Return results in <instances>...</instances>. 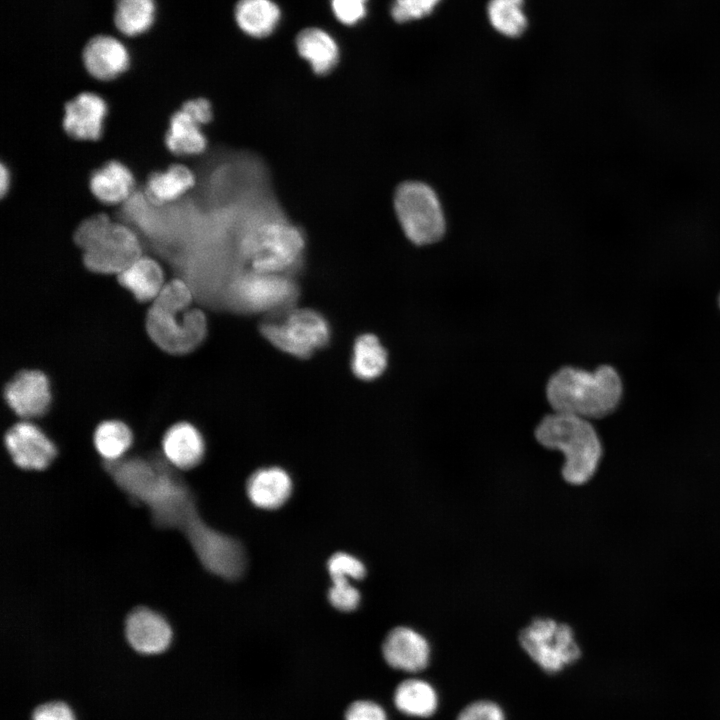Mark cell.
Listing matches in <instances>:
<instances>
[{
    "mask_svg": "<svg viewBox=\"0 0 720 720\" xmlns=\"http://www.w3.org/2000/svg\"><path fill=\"white\" fill-rule=\"evenodd\" d=\"M719 304H720V298H719Z\"/></svg>",
    "mask_w": 720,
    "mask_h": 720,
    "instance_id": "cell-40",
    "label": "cell"
},
{
    "mask_svg": "<svg viewBox=\"0 0 720 720\" xmlns=\"http://www.w3.org/2000/svg\"><path fill=\"white\" fill-rule=\"evenodd\" d=\"M528 656L544 671L556 673L580 657V648L571 627L551 618H537L519 635Z\"/></svg>",
    "mask_w": 720,
    "mask_h": 720,
    "instance_id": "cell-8",
    "label": "cell"
},
{
    "mask_svg": "<svg viewBox=\"0 0 720 720\" xmlns=\"http://www.w3.org/2000/svg\"><path fill=\"white\" fill-rule=\"evenodd\" d=\"M30 720H77V718L72 706L61 699H54L34 706Z\"/></svg>",
    "mask_w": 720,
    "mask_h": 720,
    "instance_id": "cell-33",
    "label": "cell"
},
{
    "mask_svg": "<svg viewBox=\"0 0 720 720\" xmlns=\"http://www.w3.org/2000/svg\"><path fill=\"white\" fill-rule=\"evenodd\" d=\"M394 703L402 713L424 718L434 714L438 698L434 688L426 681L406 679L396 687Z\"/></svg>",
    "mask_w": 720,
    "mask_h": 720,
    "instance_id": "cell-26",
    "label": "cell"
},
{
    "mask_svg": "<svg viewBox=\"0 0 720 720\" xmlns=\"http://www.w3.org/2000/svg\"><path fill=\"white\" fill-rule=\"evenodd\" d=\"M440 0H394L391 15L396 22L403 23L429 15Z\"/></svg>",
    "mask_w": 720,
    "mask_h": 720,
    "instance_id": "cell-32",
    "label": "cell"
},
{
    "mask_svg": "<svg viewBox=\"0 0 720 720\" xmlns=\"http://www.w3.org/2000/svg\"><path fill=\"white\" fill-rule=\"evenodd\" d=\"M367 0H331L336 18L347 25L357 23L366 14Z\"/></svg>",
    "mask_w": 720,
    "mask_h": 720,
    "instance_id": "cell-36",
    "label": "cell"
},
{
    "mask_svg": "<svg viewBox=\"0 0 720 720\" xmlns=\"http://www.w3.org/2000/svg\"><path fill=\"white\" fill-rule=\"evenodd\" d=\"M106 114L107 104L100 95L82 92L65 104L64 130L77 140H96L102 134Z\"/></svg>",
    "mask_w": 720,
    "mask_h": 720,
    "instance_id": "cell-15",
    "label": "cell"
},
{
    "mask_svg": "<svg viewBox=\"0 0 720 720\" xmlns=\"http://www.w3.org/2000/svg\"><path fill=\"white\" fill-rule=\"evenodd\" d=\"M124 634L129 646L142 655H158L164 652L172 639L168 622L146 607H138L128 614Z\"/></svg>",
    "mask_w": 720,
    "mask_h": 720,
    "instance_id": "cell-13",
    "label": "cell"
},
{
    "mask_svg": "<svg viewBox=\"0 0 720 720\" xmlns=\"http://www.w3.org/2000/svg\"><path fill=\"white\" fill-rule=\"evenodd\" d=\"M110 223L109 217L103 213L86 218L76 228L74 242L84 250Z\"/></svg>",
    "mask_w": 720,
    "mask_h": 720,
    "instance_id": "cell-34",
    "label": "cell"
},
{
    "mask_svg": "<svg viewBox=\"0 0 720 720\" xmlns=\"http://www.w3.org/2000/svg\"><path fill=\"white\" fill-rule=\"evenodd\" d=\"M262 336L291 356L306 359L325 347L331 338L327 319L310 308H291L270 316L259 326Z\"/></svg>",
    "mask_w": 720,
    "mask_h": 720,
    "instance_id": "cell-7",
    "label": "cell"
},
{
    "mask_svg": "<svg viewBox=\"0 0 720 720\" xmlns=\"http://www.w3.org/2000/svg\"><path fill=\"white\" fill-rule=\"evenodd\" d=\"M304 249L303 232L280 216L254 220L240 242L247 268L289 275L302 263Z\"/></svg>",
    "mask_w": 720,
    "mask_h": 720,
    "instance_id": "cell-4",
    "label": "cell"
},
{
    "mask_svg": "<svg viewBox=\"0 0 720 720\" xmlns=\"http://www.w3.org/2000/svg\"><path fill=\"white\" fill-rule=\"evenodd\" d=\"M234 14L240 29L257 38L271 34L280 19V10L271 0H239Z\"/></svg>",
    "mask_w": 720,
    "mask_h": 720,
    "instance_id": "cell-23",
    "label": "cell"
},
{
    "mask_svg": "<svg viewBox=\"0 0 720 720\" xmlns=\"http://www.w3.org/2000/svg\"><path fill=\"white\" fill-rule=\"evenodd\" d=\"M328 572L331 579L347 578L360 580L365 576L366 570L364 564L355 556L338 552L328 560Z\"/></svg>",
    "mask_w": 720,
    "mask_h": 720,
    "instance_id": "cell-30",
    "label": "cell"
},
{
    "mask_svg": "<svg viewBox=\"0 0 720 720\" xmlns=\"http://www.w3.org/2000/svg\"><path fill=\"white\" fill-rule=\"evenodd\" d=\"M345 720H387L383 708L369 700H358L349 705Z\"/></svg>",
    "mask_w": 720,
    "mask_h": 720,
    "instance_id": "cell-37",
    "label": "cell"
},
{
    "mask_svg": "<svg viewBox=\"0 0 720 720\" xmlns=\"http://www.w3.org/2000/svg\"><path fill=\"white\" fill-rule=\"evenodd\" d=\"M4 443L14 464L25 470L46 469L57 455L51 439L30 422H20L9 428Z\"/></svg>",
    "mask_w": 720,
    "mask_h": 720,
    "instance_id": "cell-11",
    "label": "cell"
},
{
    "mask_svg": "<svg viewBox=\"0 0 720 720\" xmlns=\"http://www.w3.org/2000/svg\"><path fill=\"white\" fill-rule=\"evenodd\" d=\"M165 144L174 154L196 155L206 149L207 139L201 125L180 109L170 117Z\"/></svg>",
    "mask_w": 720,
    "mask_h": 720,
    "instance_id": "cell-22",
    "label": "cell"
},
{
    "mask_svg": "<svg viewBox=\"0 0 720 720\" xmlns=\"http://www.w3.org/2000/svg\"><path fill=\"white\" fill-rule=\"evenodd\" d=\"M151 339L161 349L185 354L198 347L207 334V320L199 309H162L151 306L146 317Z\"/></svg>",
    "mask_w": 720,
    "mask_h": 720,
    "instance_id": "cell-9",
    "label": "cell"
},
{
    "mask_svg": "<svg viewBox=\"0 0 720 720\" xmlns=\"http://www.w3.org/2000/svg\"><path fill=\"white\" fill-rule=\"evenodd\" d=\"M622 395V382L614 368L608 365L589 372L564 367L555 372L546 386L547 400L557 413L585 419L610 414Z\"/></svg>",
    "mask_w": 720,
    "mask_h": 720,
    "instance_id": "cell-2",
    "label": "cell"
},
{
    "mask_svg": "<svg viewBox=\"0 0 720 720\" xmlns=\"http://www.w3.org/2000/svg\"><path fill=\"white\" fill-rule=\"evenodd\" d=\"M4 397L18 416L26 419L40 417L50 407V382L39 370H24L7 383Z\"/></svg>",
    "mask_w": 720,
    "mask_h": 720,
    "instance_id": "cell-12",
    "label": "cell"
},
{
    "mask_svg": "<svg viewBox=\"0 0 720 720\" xmlns=\"http://www.w3.org/2000/svg\"><path fill=\"white\" fill-rule=\"evenodd\" d=\"M141 256L135 233L114 222L83 250L84 265L90 271L102 274H120Z\"/></svg>",
    "mask_w": 720,
    "mask_h": 720,
    "instance_id": "cell-10",
    "label": "cell"
},
{
    "mask_svg": "<svg viewBox=\"0 0 720 720\" xmlns=\"http://www.w3.org/2000/svg\"><path fill=\"white\" fill-rule=\"evenodd\" d=\"M382 653L392 668L417 673L424 670L429 663L430 646L426 638L416 630L399 626L387 634Z\"/></svg>",
    "mask_w": 720,
    "mask_h": 720,
    "instance_id": "cell-14",
    "label": "cell"
},
{
    "mask_svg": "<svg viewBox=\"0 0 720 720\" xmlns=\"http://www.w3.org/2000/svg\"><path fill=\"white\" fill-rule=\"evenodd\" d=\"M457 720H505L502 709L494 702L480 700L467 705Z\"/></svg>",
    "mask_w": 720,
    "mask_h": 720,
    "instance_id": "cell-35",
    "label": "cell"
},
{
    "mask_svg": "<svg viewBox=\"0 0 720 720\" xmlns=\"http://www.w3.org/2000/svg\"><path fill=\"white\" fill-rule=\"evenodd\" d=\"M82 59L89 74L99 80H112L129 66L126 47L109 35H97L89 39L83 49Z\"/></svg>",
    "mask_w": 720,
    "mask_h": 720,
    "instance_id": "cell-16",
    "label": "cell"
},
{
    "mask_svg": "<svg viewBox=\"0 0 720 720\" xmlns=\"http://www.w3.org/2000/svg\"><path fill=\"white\" fill-rule=\"evenodd\" d=\"M328 599L334 608L349 612L359 606L360 592L347 578L332 579Z\"/></svg>",
    "mask_w": 720,
    "mask_h": 720,
    "instance_id": "cell-31",
    "label": "cell"
},
{
    "mask_svg": "<svg viewBox=\"0 0 720 720\" xmlns=\"http://www.w3.org/2000/svg\"><path fill=\"white\" fill-rule=\"evenodd\" d=\"M535 437L543 447L562 452V476L569 484H584L596 472L602 447L588 419L554 412L541 420Z\"/></svg>",
    "mask_w": 720,
    "mask_h": 720,
    "instance_id": "cell-3",
    "label": "cell"
},
{
    "mask_svg": "<svg viewBox=\"0 0 720 720\" xmlns=\"http://www.w3.org/2000/svg\"><path fill=\"white\" fill-rule=\"evenodd\" d=\"M182 110L188 113L200 125L209 123L213 118L211 103L205 98H195L183 103Z\"/></svg>",
    "mask_w": 720,
    "mask_h": 720,
    "instance_id": "cell-38",
    "label": "cell"
},
{
    "mask_svg": "<svg viewBox=\"0 0 720 720\" xmlns=\"http://www.w3.org/2000/svg\"><path fill=\"white\" fill-rule=\"evenodd\" d=\"M250 501L261 509H276L289 498L292 481L280 467H266L255 471L247 481Z\"/></svg>",
    "mask_w": 720,
    "mask_h": 720,
    "instance_id": "cell-18",
    "label": "cell"
},
{
    "mask_svg": "<svg viewBox=\"0 0 720 720\" xmlns=\"http://www.w3.org/2000/svg\"><path fill=\"white\" fill-rule=\"evenodd\" d=\"M104 464L123 491L149 507L156 525L181 529L190 543L208 527L197 514L189 488L164 463L137 457Z\"/></svg>",
    "mask_w": 720,
    "mask_h": 720,
    "instance_id": "cell-1",
    "label": "cell"
},
{
    "mask_svg": "<svg viewBox=\"0 0 720 720\" xmlns=\"http://www.w3.org/2000/svg\"><path fill=\"white\" fill-rule=\"evenodd\" d=\"M162 449L167 460L182 470L197 466L205 452L200 431L187 422L176 423L163 436Z\"/></svg>",
    "mask_w": 720,
    "mask_h": 720,
    "instance_id": "cell-17",
    "label": "cell"
},
{
    "mask_svg": "<svg viewBox=\"0 0 720 720\" xmlns=\"http://www.w3.org/2000/svg\"><path fill=\"white\" fill-rule=\"evenodd\" d=\"M89 187L101 202L116 204L131 194L134 177L126 165L112 160L94 171L89 180Z\"/></svg>",
    "mask_w": 720,
    "mask_h": 720,
    "instance_id": "cell-19",
    "label": "cell"
},
{
    "mask_svg": "<svg viewBox=\"0 0 720 720\" xmlns=\"http://www.w3.org/2000/svg\"><path fill=\"white\" fill-rule=\"evenodd\" d=\"M523 3L524 0H489L487 13L494 29L507 37L520 36L527 27Z\"/></svg>",
    "mask_w": 720,
    "mask_h": 720,
    "instance_id": "cell-29",
    "label": "cell"
},
{
    "mask_svg": "<svg viewBox=\"0 0 720 720\" xmlns=\"http://www.w3.org/2000/svg\"><path fill=\"white\" fill-rule=\"evenodd\" d=\"M93 440L97 452L105 461H115L130 448L133 434L124 422L107 420L97 426Z\"/></svg>",
    "mask_w": 720,
    "mask_h": 720,
    "instance_id": "cell-28",
    "label": "cell"
},
{
    "mask_svg": "<svg viewBox=\"0 0 720 720\" xmlns=\"http://www.w3.org/2000/svg\"><path fill=\"white\" fill-rule=\"evenodd\" d=\"M155 16L154 0H116L114 23L126 36H136L147 31Z\"/></svg>",
    "mask_w": 720,
    "mask_h": 720,
    "instance_id": "cell-27",
    "label": "cell"
},
{
    "mask_svg": "<svg viewBox=\"0 0 720 720\" xmlns=\"http://www.w3.org/2000/svg\"><path fill=\"white\" fill-rule=\"evenodd\" d=\"M299 55L304 58L317 75H326L338 63L339 49L335 40L324 30L306 28L296 38Z\"/></svg>",
    "mask_w": 720,
    "mask_h": 720,
    "instance_id": "cell-20",
    "label": "cell"
},
{
    "mask_svg": "<svg viewBox=\"0 0 720 720\" xmlns=\"http://www.w3.org/2000/svg\"><path fill=\"white\" fill-rule=\"evenodd\" d=\"M393 208L406 239L415 246L439 243L448 232V217L438 191L430 183L409 179L393 194Z\"/></svg>",
    "mask_w": 720,
    "mask_h": 720,
    "instance_id": "cell-5",
    "label": "cell"
},
{
    "mask_svg": "<svg viewBox=\"0 0 720 720\" xmlns=\"http://www.w3.org/2000/svg\"><path fill=\"white\" fill-rule=\"evenodd\" d=\"M298 297L291 275L247 268L230 280L223 301L239 313L274 316L293 308Z\"/></svg>",
    "mask_w": 720,
    "mask_h": 720,
    "instance_id": "cell-6",
    "label": "cell"
},
{
    "mask_svg": "<svg viewBox=\"0 0 720 720\" xmlns=\"http://www.w3.org/2000/svg\"><path fill=\"white\" fill-rule=\"evenodd\" d=\"M119 283L141 302L153 301L164 286V273L158 262L141 256L118 274Z\"/></svg>",
    "mask_w": 720,
    "mask_h": 720,
    "instance_id": "cell-21",
    "label": "cell"
},
{
    "mask_svg": "<svg viewBox=\"0 0 720 720\" xmlns=\"http://www.w3.org/2000/svg\"><path fill=\"white\" fill-rule=\"evenodd\" d=\"M9 181H10V175L9 171L6 168L4 164L1 165V177H0V187H1V194L4 195L7 192V189L9 188Z\"/></svg>",
    "mask_w": 720,
    "mask_h": 720,
    "instance_id": "cell-39",
    "label": "cell"
},
{
    "mask_svg": "<svg viewBox=\"0 0 720 720\" xmlns=\"http://www.w3.org/2000/svg\"><path fill=\"white\" fill-rule=\"evenodd\" d=\"M195 183L193 172L182 164H173L165 171L153 173L147 180V197L155 204L175 200Z\"/></svg>",
    "mask_w": 720,
    "mask_h": 720,
    "instance_id": "cell-25",
    "label": "cell"
},
{
    "mask_svg": "<svg viewBox=\"0 0 720 720\" xmlns=\"http://www.w3.org/2000/svg\"><path fill=\"white\" fill-rule=\"evenodd\" d=\"M387 363V351L376 335L364 333L356 338L351 369L357 378L364 381L374 380L384 373Z\"/></svg>",
    "mask_w": 720,
    "mask_h": 720,
    "instance_id": "cell-24",
    "label": "cell"
}]
</instances>
